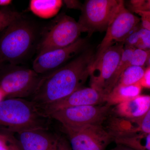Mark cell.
Returning a JSON list of instances; mask_svg holds the SVG:
<instances>
[{
	"mask_svg": "<svg viewBox=\"0 0 150 150\" xmlns=\"http://www.w3.org/2000/svg\"><path fill=\"white\" fill-rule=\"evenodd\" d=\"M145 71L144 67L130 66L121 74L115 86H130L139 82L144 76Z\"/></svg>",
	"mask_w": 150,
	"mask_h": 150,
	"instance_id": "d6986e66",
	"label": "cell"
},
{
	"mask_svg": "<svg viewBox=\"0 0 150 150\" xmlns=\"http://www.w3.org/2000/svg\"><path fill=\"white\" fill-rule=\"evenodd\" d=\"M0 36V59L17 65L31 51L36 41L34 25L22 16L13 22Z\"/></svg>",
	"mask_w": 150,
	"mask_h": 150,
	"instance_id": "3957f363",
	"label": "cell"
},
{
	"mask_svg": "<svg viewBox=\"0 0 150 150\" xmlns=\"http://www.w3.org/2000/svg\"><path fill=\"white\" fill-rule=\"evenodd\" d=\"M117 144L127 146L134 150H150V133L132 137L113 139Z\"/></svg>",
	"mask_w": 150,
	"mask_h": 150,
	"instance_id": "ac0fdd59",
	"label": "cell"
},
{
	"mask_svg": "<svg viewBox=\"0 0 150 150\" xmlns=\"http://www.w3.org/2000/svg\"><path fill=\"white\" fill-rule=\"evenodd\" d=\"M143 87L139 82L128 86H116L107 95L106 105H117L139 95Z\"/></svg>",
	"mask_w": 150,
	"mask_h": 150,
	"instance_id": "9a60e30c",
	"label": "cell"
},
{
	"mask_svg": "<svg viewBox=\"0 0 150 150\" xmlns=\"http://www.w3.org/2000/svg\"><path fill=\"white\" fill-rule=\"evenodd\" d=\"M51 118L29 100L6 98L0 102V130L16 133L50 129Z\"/></svg>",
	"mask_w": 150,
	"mask_h": 150,
	"instance_id": "7a4b0ae2",
	"label": "cell"
},
{
	"mask_svg": "<svg viewBox=\"0 0 150 150\" xmlns=\"http://www.w3.org/2000/svg\"><path fill=\"white\" fill-rule=\"evenodd\" d=\"M58 150H71L68 140L64 137H61Z\"/></svg>",
	"mask_w": 150,
	"mask_h": 150,
	"instance_id": "83f0119b",
	"label": "cell"
},
{
	"mask_svg": "<svg viewBox=\"0 0 150 150\" xmlns=\"http://www.w3.org/2000/svg\"><path fill=\"white\" fill-rule=\"evenodd\" d=\"M124 3L118 8L108 24L105 35L98 47L94 62L98 60L108 48L115 43H124L129 35L137 28L140 19L128 10Z\"/></svg>",
	"mask_w": 150,
	"mask_h": 150,
	"instance_id": "ba28073f",
	"label": "cell"
},
{
	"mask_svg": "<svg viewBox=\"0 0 150 150\" xmlns=\"http://www.w3.org/2000/svg\"><path fill=\"white\" fill-rule=\"evenodd\" d=\"M61 0H32L30 8L34 14L44 19L51 18L58 14L63 5Z\"/></svg>",
	"mask_w": 150,
	"mask_h": 150,
	"instance_id": "2e32d148",
	"label": "cell"
},
{
	"mask_svg": "<svg viewBox=\"0 0 150 150\" xmlns=\"http://www.w3.org/2000/svg\"><path fill=\"white\" fill-rule=\"evenodd\" d=\"M21 15L17 12L8 8H4L0 9V33Z\"/></svg>",
	"mask_w": 150,
	"mask_h": 150,
	"instance_id": "44dd1931",
	"label": "cell"
},
{
	"mask_svg": "<svg viewBox=\"0 0 150 150\" xmlns=\"http://www.w3.org/2000/svg\"><path fill=\"white\" fill-rule=\"evenodd\" d=\"M9 138L0 134V150H10L9 147Z\"/></svg>",
	"mask_w": 150,
	"mask_h": 150,
	"instance_id": "484cf974",
	"label": "cell"
},
{
	"mask_svg": "<svg viewBox=\"0 0 150 150\" xmlns=\"http://www.w3.org/2000/svg\"><path fill=\"white\" fill-rule=\"evenodd\" d=\"M150 108V95H139L118 104L114 111L121 118L134 119L142 117Z\"/></svg>",
	"mask_w": 150,
	"mask_h": 150,
	"instance_id": "5bb4252c",
	"label": "cell"
},
{
	"mask_svg": "<svg viewBox=\"0 0 150 150\" xmlns=\"http://www.w3.org/2000/svg\"><path fill=\"white\" fill-rule=\"evenodd\" d=\"M110 150H134L131 148L121 144H118L116 147Z\"/></svg>",
	"mask_w": 150,
	"mask_h": 150,
	"instance_id": "f1b7e54d",
	"label": "cell"
},
{
	"mask_svg": "<svg viewBox=\"0 0 150 150\" xmlns=\"http://www.w3.org/2000/svg\"><path fill=\"white\" fill-rule=\"evenodd\" d=\"M9 146L10 150H19L16 145L14 143H10Z\"/></svg>",
	"mask_w": 150,
	"mask_h": 150,
	"instance_id": "1f68e13d",
	"label": "cell"
},
{
	"mask_svg": "<svg viewBox=\"0 0 150 150\" xmlns=\"http://www.w3.org/2000/svg\"><path fill=\"white\" fill-rule=\"evenodd\" d=\"M147 64H148L149 66H150V58H149V60H148L147 63Z\"/></svg>",
	"mask_w": 150,
	"mask_h": 150,
	"instance_id": "836d02e7",
	"label": "cell"
},
{
	"mask_svg": "<svg viewBox=\"0 0 150 150\" xmlns=\"http://www.w3.org/2000/svg\"><path fill=\"white\" fill-rule=\"evenodd\" d=\"M121 0H88L83 5L78 22L89 36L94 32L107 29L121 5Z\"/></svg>",
	"mask_w": 150,
	"mask_h": 150,
	"instance_id": "8992f818",
	"label": "cell"
},
{
	"mask_svg": "<svg viewBox=\"0 0 150 150\" xmlns=\"http://www.w3.org/2000/svg\"><path fill=\"white\" fill-rule=\"evenodd\" d=\"M132 9L137 11L150 12V0H133L130 1Z\"/></svg>",
	"mask_w": 150,
	"mask_h": 150,
	"instance_id": "603a6c76",
	"label": "cell"
},
{
	"mask_svg": "<svg viewBox=\"0 0 150 150\" xmlns=\"http://www.w3.org/2000/svg\"><path fill=\"white\" fill-rule=\"evenodd\" d=\"M87 40L80 38L70 46L38 54L33 69L38 74H46L61 68L87 48ZM70 62V61H69Z\"/></svg>",
	"mask_w": 150,
	"mask_h": 150,
	"instance_id": "8fae6325",
	"label": "cell"
},
{
	"mask_svg": "<svg viewBox=\"0 0 150 150\" xmlns=\"http://www.w3.org/2000/svg\"><path fill=\"white\" fill-rule=\"evenodd\" d=\"M95 54L86 48L64 66L42 76L29 100L38 107L64 99L82 87L89 77Z\"/></svg>",
	"mask_w": 150,
	"mask_h": 150,
	"instance_id": "6da1fadb",
	"label": "cell"
},
{
	"mask_svg": "<svg viewBox=\"0 0 150 150\" xmlns=\"http://www.w3.org/2000/svg\"><path fill=\"white\" fill-rule=\"evenodd\" d=\"M63 3L68 8L72 9H81L82 5L79 1H64Z\"/></svg>",
	"mask_w": 150,
	"mask_h": 150,
	"instance_id": "4316f807",
	"label": "cell"
},
{
	"mask_svg": "<svg viewBox=\"0 0 150 150\" xmlns=\"http://www.w3.org/2000/svg\"><path fill=\"white\" fill-rule=\"evenodd\" d=\"M139 83L142 87L150 88V66L145 69L144 74Z\"/></svg>",
	"mask_w": 150,
	"mask_h": 150,
	"instance_id": "d4e9b609",
	"label": "cell"
},
{
	"mask_svg": "<svg viewBox=\"0 0 150 150\" xmlns=\"http://www.w3.org/2000/svg\"><path fill=\"white\" fill-rule=\"evenodd\" d=\"M85 32L79 22L62 13L55 18L42 33L36 49L38 54L71 45Z\"/></svg>",
	"mask_w": 150,
	"mask_h": 150,
	"instance_id": "277c9868",
	"label": "cell"
},
{
	"mask_svg": "<svg viewBox=\"0 0 150 150\" xmlns=\"http://www.w3.org/2000/svg\"><path fill=\"white\" fill-rule=\"evenodd\" d=\"M134 48H135L126 46L124 47L121 60L118 64L114 77L112 79L111 86V91L116 86L121 74L128 67L131 66V58Z\"/></svg>",
	"mask_w": 150,
	"mask_h": 150,
	"instance_id": "ffe728a7",
	"label": "cell"
},
{
	"mask_svg": "<svg viewBox=\"0 0 150 150\" xmlns=\"http://www.w3.org/2000/svg\"><path fill=\"white\" fill-rule=\"evenodd\" d=\"M150 57V50L145 51L134 48L131 62V66L144 67Z\"/></svg>",
	"mask_w": 150,
	"mask_h": 150,
	"instance_id": "7402d4cb",
	"label": "cell"
},
{
	"mask_svg": "<svg viewBox=\"0 0 150 150\" xmlns=\"http://www.w3.org/2000/svg\"><path fill=\"white\" fill-rule=\"evenodd\" d=\"M1 70L0 88L6 98H30L35 93L42 76L33 69L9 65Z\"/></svg>",
	"mask_w": 150,
	"mask_h": 150,
	"instance_id": "5b68a950",
	"label": "cell"
},
{
	"mask_svg": "<svg viewBox=\"0 0 150 150\" xmlns=\"http://www.w3.org/2000/svg\"><path fill=\"white\" fill-rule=\"evenodd\" d=\"M6 98V95L4 93V92L0 88V102L2 101L4 99Z\"/></svg>",
	"mask_w": 150,
	"mask_h": 150,
	"instance_id": "4dcf8cb0",
	"label": "cell"
},
{
	"mask_svg": "<svg viewBox=\"0 0 150 150\" xmlns=\"http://www.w3.org/2000/svg\"><path fill=\"white\" fill-rule=\"evenodd\" d=\"M123 44H115L93 62L89 77L90 87L106 95L111 91V83L124 50Z\"/></svg>",
	"mask_w": 150,
	"mask_h": 150,
	"instance_id": "9c48e42d",
	"label": "cell"
},
{
	"mask_svg": "<svg viewBox=\"0 0 150 150\" xmlns=\"http://www.w3.org/2000/svg\"><path fill=\"white\" fill-rule=\"evenodd\" d=\"M135 13L141 16L142 27L150 31V12L137 11Z\"/></svg>",
	"mask_w": 150,
	"mask_h": 150,
	"instance_id": "cb8c5ba5",
	"label": "cell"
},
{
	"mask_svg": "<svg viewBox=\"0 0 150 150\" xmlns=\"http://www.w3.org/2000/svg\"><path fill=\"white\" fill-rule=\"evenodd\" d=\"M22 150H58L61 137L50 129H38L16 133Z\"/></svg>",
	"mask_w": 150,
	"mask_h": 150,
	"instance_id": "4fadbf2b",
	"label": "cell"
},
{
	"mask_svg": "<svg viewBox=\"0 0 150 150\" xmlns=\"http://www.w3.org/2000/svg\"><path fill=\"white\" fill-rule=\"evenodd\" d=\"M62 126L71 150H105L113 141L102 124L76 127Z\"/></svg>",
	"mask_w": 150,
	"mask_h": 150,
	"instance_id": "52a82bcc",
	"label": "cell"
},
{
	"mask_svg": "<svg viewBox=\"0 0 150 150\" xmlns=\"http://www.w3.org/2000/svg\"><path fill=\"white\" fill-rule=\"evenodd\" d=\"M107 95L91 87H81L57 102L38 107L46 115L67 108L98 105L106 102Z\"/></svg>",
	"mask_w": 150,
	"mask_h": 150,
	"instance_id": "7c38bea8",
	"label": "cell"
},
{
	"mask_svg": "<svg viewBox=\"0 0 150 150\" xmlns=\"http://www.w3.org/2000/svg\"><path fill=\"white\" fill-rule=\"evenodd\" d=\"M110 107L105 104L67 108L52 112L49 116L63 126L76 127L102 124L107 118Z\"/></svg>",
	"mask_w": 150,
	"mask_h": 150,
	"instance_id": "30bf717a",
	"label": "cell"
},
{
	"mask_svg": "<svg viewBox=\"0 0 150 150\" xmlns=\"http://www.w3.org/2000/svg\"><path fill=\"white\" fill-rule=\"evenodd\" d=\"M5 63L6 62L0 59V70L4 66Z\"/></svg>",
	"mask_w": 150,
	"mask_h": 150,
	"instance_id": "d6a6232c",
	"label": "cell"
},
{
	"mask_svg": "<svg viewBox=\"0 0 150 150\" xmlns=\"http://www.w3.org/2000/svg\"><path fill=\"white\" fill-rule=\"evenodd\" d=\"M125 46L150 50V31L143 28H137L124 42Z\"/></svg>",
	"mask_w": 150,
	"mask_h": 150,
	"instance_id": "e0dca14e",
	"label": "cell"
},
{
	"mask_svg": "<svg viewBox=\"0 0 150 150\" xmlns=\"http://www.w3.org/2000/svg\"><path fill=\"white\" fill-rule=\"evenodd\" d=\"M12 2L11 0H0V6H6L10 4Z\"/></svg>",
	"mask_w": 150,
	"mask_h": 150,
	"instance_id": "f546056e",
	"label": "cell"
}]
</instances>
